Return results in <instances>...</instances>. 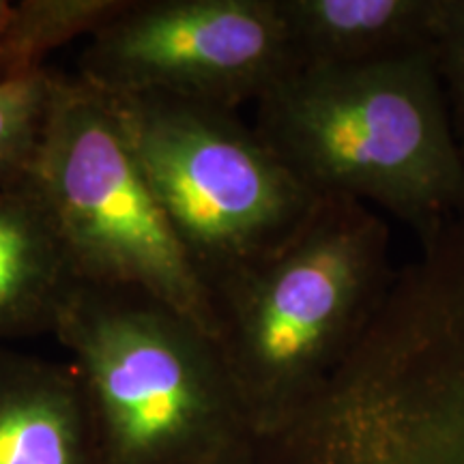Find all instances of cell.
<instances>
[{"mask_svg": "<svg viewBox=\"0 0 464 464\" xmlns=\"http://www.w3.org/2000/svg\"><path fill=\"white\" fill-rule=\"evenodd\" d=\"M256 112L254 130L318 198L381 207L426 246L464 218V153L434 50L295 67Z\"/></svg>", "mask_w": 464, "mask_h": 464, "instance_id": "1", "label": "cell"}, {"mask_svg": "<svg viewBox=\"0 0 464 464\" xmlns=\"http://www.w3.org/2000/svg\"><path fill=\"white\" fill-rule=\"evenodd\" d=\"M390 230L372 207L324 196L297 230L211 286L216 344L254 439L316 398L392 288Z\"/></svg>", "mask_w": 464, "mask_h": 464, "instance_id": "2", "label": "cell"}, {"mask_svg": "<svg viewBox=\"0 0 464 464\" xmlns=\"http://www.w3.org/2000/svg\"><path fill=\"white\" fill-rule=\"evenodd\" d=\"M100 464H196L254 439L211 335L127 288L80 282L56 318Z\"/></svg>", "mask_w": 464, "mask_h": 464, "instance_id": "3", "label": "cell"}, {"mask_svg": "<svg viewBox=\"0 0 464 464\" xmlns=\"http://www.w3.org/2000/svg\"><path fill=\"white\" fill-rule=\"evenodd\" d=\"M31 188L80 282L161 301L216 340L213 301L150 189L108 97L56 75Z\"/></svg>", "mask_w": 464, "mask_h": 464, "instance_id": "4", "label": "cell"}, {"mask_svg": "<svg viewBox=\"0 0 464 464\" xmlns=\"http://www.w3.org/2000/svg\"><path fill=\"white\" fill-rule=\"evenodd\" d=\"M106 97L208 293L280 246L321 200L237 110L158 95Z\"/></svg>", "mask_w": 464, "mask_h": 464, "instance_id": "5", "label": "cell"}, {"mask_svg": "<svg viewBox=\"0 0 464 464\" xmlns=\"http://www.w3.org/2000/svg\"><path fill=\"white\" fill-rule=\"evenodd\" d=\"M295 67L277 0H125L89 37L78 78L110 97L239 110Z\"/></svg>", "mask_w": 464, "mask_h": 464, "instance_id": "6", "label": "cell"}, {"mask_svg": "<svg viewBox=\"0 0 464 464\" xmlns=\"http://www.w3.org/2000/svg\"><path fill=\"white\" fill-rule=\"evenodd\" d=\"M0 464H100L72 363L0 346Z\"/></svg>", "mask_w": 464, "mask_h": 464, "instance_id": "7", "label": "cell"}, {"mask_svg": "<svg viewBox=\"0 0 464 464\" xmlns=\"http://www.w3.org/2000/svg\"><path fill=\"white\" fill-rule=\"evenodd\" d=\"M297 67L432 50L440 0H277Z\"/></svg>", "mask_w": 464, "mask_h": 464, "instance_id": "8", "label": "cell"}, {"mask_svg": "<svg viewBox=\"0 0 464 464\" xmlns=\"http://www.w3.org/2000/svg\"><path fill=\"white\" fill-rule=\"evenodd\" d=\"M78 284L48 208L31 185L0 194V346L54 334Z\"/></svg>", "mask_w": 464, "mask_h": 464, "instance_id": "9", "label": "cell"}, {"mask_svg": "<svg viewBox=\"0 0 464 464\" xmlns=\"http://www.w3.org/2000/svg\"><path fill=\"white\" fill-rule=\"evenodd\" d=\"M125 0H17L0 31V82L45 69L52 52L80 37H92Z\"/></svg>", "mask_w": 464, "mask_h": 464, "instance_id": "10", "label": "cell"}, {"mask_svg": "<svg viewBox=\"0 0 464 464\" xmlns=\"http://www.w3.org/2000/svg\"><path fill=\"white\" fill-rule=\"evenodd\" d=\"M58 72L0 82V194L31 185Z\"/></svg>", "mask_w": 464, "mask_h": 464, "instance_id": "11", "label": "cell"}, {"mask_svg": "<svg viewBox=\"0 0 464 464\" xmlns=\"http://www.w3.org/2000/svg\"><path fill=\"white\" fill-rule=\"evenodd\" d=\"M432 50L451 127L464 153V0H440Z\"/></svg>", "mask_w": 464, "mask_h": 464, "instance_id": "12", "label": "cell"}, {"mask_svg": "<svg viewBox=\"0 0 464 464\" xmlns=\"http://www.w3.org/2000/svg\"><path fill=\"white\" fill-rule=\"evenodd\" d=\"M254 456V439L249 443L241 445V448L226 451V454H219L216 458H208V460L196 462V464H252Z\"/></svg>", "mask_w": 464, "mask_h": 464, "instance_id": "13", "label": "cell"}, {"mask_svg": "<svg viewBox=\"0 0 464 464\" xmlns=\"http://www.w3.org/2000/svg\"><path fill=\"white\" fill-rule=\"evenodd\" d=\"M11 14V0H0V31L7 24V17Z\"/></svg>", "mask_w": 464, "mask_h": 464, "instance_id": "14", "label": "cell"}, {"mask_svg": "<svg viewBox=\"0 0 464 464\" xmlns=\"http://www.w3.org/2000/svg\"><path fill=\"white\" fill-rule=\"evenodd\" d=\"M458 256H460V265L464 269V226H462L460 237H458Z\"/></svg>", "mask_w": 464, "mask_h": 464, "instance_id": "15", "label": "cell"}]
</instances>
